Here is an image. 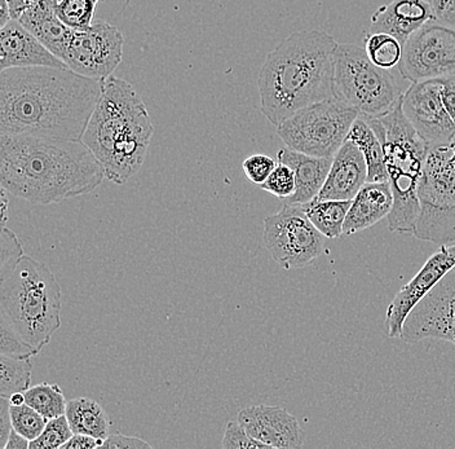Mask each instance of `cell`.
Returning a JSON list of instances; mask_svg holds the SVG:
<instances>
[{"label": "cell", "mask_w": 455, "mask_h": 449, "mask_svg": "<svg viewBox=\"0 0 455 449\" xmlns=\"http://www.w3.org/2000/svg\"><path fill=\"white\" fill-rule=\"evenodd\" d=\"M74 433L67 414L48 420L44 430L36 439L31 440L30 449H59L69 442Z\"/></svg>", "instance_id": "4dcf8cb0"}, {"label": "cell", "mask_w": 455, "mask_h": 449, "mask_svg": "<svg viewBox=\"0 0 455 449\" xmlns=\"http://www.w3.org/2000/svg\"><path fill=\"white\" fill-rule=\"evenodd\" d=\"M104 169L84 140L30 135L0 138V183L34 204H60L92 193Z\"/></svg>", "instance_id": "7a4b0ae2"}, {"label": "cell", "mask_w": 455, "mask_h": 449, "mask_svg": "<svg viewBox=\"0 0 455 449\" xmlns=\"http://www.w3.org/2000/svg\"><path fill=\"white\" fill-rule=\"evenodd\" d=\"M347 140H351L352 143L357 145L358 149L363 152L366 164H368V181L370 183L388 181L383 145L363 116H358L355 118L348 136H347Z\"/></svg>", "instance_id": "cb8c5ba5"}, {"label": "cell", "mask_w": 455, "mask_h": 449, "mask_svg": "<svg viewBox=\"0 0 455 449\" xmlns=\"http://www.w3.org/2000/svg\"><path fill=\"white\" fill-rule=\"evenodd\" d=\"M33 67L69 68L27 28L12 19L0 29V72Z\"/></svg>", "instance_id": "e0dca14e"}, {"label": "cell", "mask_w": 455, "mask_h": 449, "mask_svg": "<svg viewBox=\"0 0 455 449\" xmlns=\"http://www.w3.org/2000/svg\"><path fill=\"white\" fill-rule=\"evenodd\" d=\"M31 357L0 355V397H10L30 389L33 363Z\"/></svg>", "instance_id": "484cf974"}, {"label": "cell", "mask_w": 455, "mask_h": 449, "mask_svg": "<svg viewBox=\"0 0 455 449\" xmlns=\"http://www.w3.org/2000/svg\"><path fill=\"white\" fill-rule=\"evenodd\" d=\"M13 425L11 419V403L8 397H0V449H5Z\"/></svg>", "instance_id": "f35d334b"}, {"label": "cell", "mask_w": 455, "mask_h": 449, "mask_svg": "<svg viewBox=\"0 0 455 449\" xmlns=\"http://www.w3.org/2000/svg\"><path fill=\"white\" fill-rule=\"evenodd\" d=\"M237 420L251 437L269 448L303 447V437L298 420L281 406H247L238 413Z\"/></svg>", "instance_id": "2e32d148"}, {"label": "cell", "mask_w": 455, "mask_h": 449, "mask_svg": "<svg viewBox=\"0 0 455 449\" xmlns=\"http://www.w3.org/2000/svg\"><path fill=\"white\" fill-rule=\"evenodd\" d=\"M363 116L383 145L387 174L394 193V209L388 215L389 231L412 235L419 217L418 187L429 150L428 144L406 118L403 96L387 115Z\"/></svg>", "instance_id": "8992f818"}, {"label": "cell", "mask_w": 455, "mask_h": 449, "mask_svg": "<svg viewBox=\"0 0 455 449\" xmlns=\"http://www.w3.org/2000/svg\"><path fill=\"white\" fill-rule=\"evenodd\" d=\"M224 449H241V448H269L268 445L261 443L260 440L255 439L249 434V431L241 425L237 421H230L228 422L226 433H224L223 443Z\"/></svg>", "instance_id": "e575fe53"}, {"label": "cell", "mask_w": 455, "mask_h": 449, "mask_svg": "<svg viewBox=\"0 0 455 449\" xmlns=\"http://www.w3.org/2000/svg\"><path fill=\"white\" fill-rule=\"evenodd\" d=\"M337 45L325 31H298L267 55L258 90L261 113L273 126L309 105L335 98Z\"/></svg>", "instance_id": "3957f363"}, {"label": "cell", "mask_w": 455, "mask_h": 449, "mask_svg": "<svg viewBox=\"0 0 455 449\" xmlns=\"http://www.w3.org/2000/svg\"><path fill=\"white\" fill-rule=\"evenodd\" d=\"M56 0H38L17 21L36 36L51 52L62 60L73 29L57 16Z\"/></svg>", "instance_id": "7402d4cb"}, {"label": "cell", "mask_w": 455, "mask_h": 449, "mask_svg": "<svg viewBox=\"0 0 455 449\" xmlns=\"http://www.w3.org/2000/svg\"><path fill=\"white\" fill-rule=\"evenodd\" d=\"M11 405H22L27 403V399H25V392H16V394L11 395L10 397Z\"/></svg>", "instance_id": "bcb514c9"}, {"label": "cell", "mask_w": 455, "mask_h": 449, "mask_svg": "<svg viewBox=\"0 0 455 449\" xmlns=\"http://www.w3.org/2000/svg\"><path fill=\"white\" fill-rule=\"evenodd\" d=\"M100 2L102 0H56V13L70 29H88L93 24Z\"/></svg>", "instance_id": "f1b7e54d"}, {"label": "cell", "mask_w": 455, "mask_h": 449, "mask_svg": "<svg viewBox=\"0 0 455 449\" xmlns=\"http://www.w3.org/2000/svg\"><path fill=\"white\" fill-rule=\"evenodd\" d=\"M365 50L375 65L389 70L400 64L403 45L389 34L366 33Z\"/></svg>", "instance_id": "83f0119b"}, {"label": "cell", "mask_w": 455, "mask_h": 449, "mask_svg": "<svg viewBox=\"0 0 455 449\" xmlns=\"http://www.w3.org/2000/svg\"><path fill=\"white\" fill-rule=\"evenodd\" d=\"M323 237L300 204H283L280 212L264 220V246L287 271L303 269L321 257L325 249Z\"/></svg>", "instance_id": "30bf717a"}, {"label": "cell", "mask_w": 455, "mask_h": 449, "mask_svg": "<svg viewBox=\"0 0 455 449\" xmlns=\"http://www.w3.org/2000/svg\"><path fill=\"white\" fill-rule=\"evenodd\" d=\"M5 449H30V440L27 439L24 435L17 433L13 429Z\"/></svg>", "instance_id": "7bdbcfd3"}, {"label": "cell", "mask_w": 455, "mask_h": 449, "mask_svg": "<svg viewBox=\"0 0 455 449\" xmlns=\"http://www.w3.org/2000/svg\"><path fill=\"white\" fill-rule=\"evenodd\" d=\"M260 188L281 200H287L294 195L295 188H297L294 172L291 167L283 162H278L277 166L273 170L269 178L261 184Z\"/></svg>", "instance_id": "d6a6232c"}, {"label": "cell", "mask_w": 455, "mask_h": 449, "mask_svg": "<svg viewBox=\"0 0 455 449\" xmlns=\"http://www.w3.org/2000/svg\"><path fill=\"white\" fill-rule=\"evenodd\" d=\"M440 79L441 84H443V87H441V95H443V105H445L449 116H451L455 124V74L454 76H449Z\"/></svg>", "instance_id": "ab89813d"}, {"label": "cell", "mask_w": 455, "mask_h": 449, "mask_svg": "<svg viewBox=\"0 0 455 449\" xmlns=\"http://www.w3.org/2000/svg\"><path fill=\"white\" fill-rule=\"evenodd\" d=\"M418 240L455 244V139L429 147L418 187Z\"/></svg>", "instance_id": "52a82bcc"}, {"label": "cell", "mask_w": 455, "mask_h": 449, "mask_svg": "<svg viewBox=\"0 0 455 449\" xmlns=\"http://www.w3.org/2000/svg\"><path fill=\"white\" fill-rule=\"evenodd\" d=\"M455 267V244L441 245L426 261L420 271L395 295L386 314V329L389 338H401L403 324L415 306L431 292Z\"/></svg>", "instance_id": "9a60e30c"}, {"label": "cell", "mask_w": 455, "mask_h": 449, "mask_svg": "<svg viewBox=\"0 0 455 449\" xmlns=\"http://www.w3.org/2000/svg\"><path fill=\"white\" fill-rule=\"evenodd\" d=\"M334 158V157H332ZM332 158L315 157L284 147L277 153L278 162L291 167L297 181V188L291 197L283 200L284 204H304L317 197L325 184Z\"/></svg>", "instance_id": "44dd1931"}, {"label": "cell", "mask_w": 455, "mask_h": 449, "mask_svg": "<svg viewBox=\"0 0 455 449\" xmlns=\"http://www.w3.org/2000/svg\"><path fill=\"white\" fill-rule=\"evenodd\" d=\"M435 20L431 4L426 0H391L371 16L368 33H386L405 44L409 36Z\"/></svg>", "instance_id": "d6986e66"}, {"label": "cell", "mask_w": 455, "mask_h": 449, "mask_svg": "<svg viewBox=\"0 0 455 449\" xmlns=\"http://www.w3.org/2000/svg\"><path fill=\"white\" fill-rule=\"evenodd\" d=\"M27 405L38 411L47 420L67 413L68 402L57 383H39L25 391Z\"/></svg>", "instance_id": "4316f807"}, {"label": "cell", "mask_w": 455, "mask_h": 449, "mask_svg": "<svg viewBox=\"0 0 455 449\" xmlns=\"http://www.w3.org/2000/svg\"><path fill=\"white\" fill-rule=\"evenodd\" d=\"M124 50L121 30L99 20L88 29H73L62 61L76 73L105 81L121 64Z\"/></svg>", "instance_id": "7c38bea8"}, {"label": "cell", "mask_w": 455, "mask_h": 449, "mask_svg": "<svg viewBox=\"0 0 455 449\" xmlns=\"http://www.w3.org/2000/svg\"><path fill=\"white\" fill-rule=\"evenodd\" d=\"M67 417L74 434L90 435L105 440L109 437V416L96 400L76 397L68 402Z\"/></svg>", "instance_id": "603a6c76"}, {"label": "cell", "mask_w": 455, "mask_h": 449, "mask_svg": "<svg viewBox=\"0 0 455 449\" xmlns=\"http://www.w3.org/2000/svg\"><path fill=\"white\" fill-rule=\"evenodd\" d=\"M39 352L25 342L7 324L0 321V355L11 357H33Z\"/></svg>", "instance_id": "836d02e7"}, {"label": "cell", "mask_w": 455, "mask_h": 449, "mask_svg": "<svg viewBox=\"0 0 455 449\" xmlns=\"http://www.w3.org/2000/svg\"><path fill=\"white\" fill-rule=\"evenodd\" d=\"M104 82L69 68L0 72V133L82 140Z\"/></svg>", "instance_id": "6da1fadb"}, {"label": "cell", "mask_w": 455, "mask_h": 449, "mask_svg": "<svg viewBox=\"0 0 455 449\" xmlns=\"http://www.w3.org/2000/svg\"><path fill=\"white\" fill-rule=\"evenodd\" d=\"M360 116L357 109L339 99L315 102L277 127V135L290 149L315 157L332 158L347 140Z\"/></svg>", "instance_id": "9c48e42d"}, {"label": "cell", "mask_w": 455, "mask_h": 449, "mask_svg": "<svg viewBox=\"0 0 455 449\" xmlns=\"http://www.w3.org/2000/svg\"><path fill=\"white\" fill-rule=\"evenodd\" d=\"M36 2H38V0H7L8 5H10L11 16L13 20L19 19Z\"/></svg>", "instance_id": "b9f144b4"}, {"label": "cell", "mask_w": 455, "mask_h": 449, "mask_svg": "<svg viewBox=\"0 0 455 449\" xmlns=\"http://www.w3.org/2000/svg\"><path fill=\"white\" fill-rule=\"evenodd\" d=\"M61 288L50 267L25 255L0 280V321L41 352L61 328Z\"/></svg>", "instance_id": "5b68a950"}, {"label": "cell", "mask_w": 455, "mask_h": 449, "mask_svg": "<svg viewBox=\"0 0 455 449\" xmlns=\"http://www.w3.org/2000/svg\"><path fill=\"white\" fill-rule=\"evenodd\" d=\"M397 68L411 84L454 76L455 29L435 20L427 22L403 44Z\"/></svg>", "instance_id": "8fae6325"}, {"label": "cell", "mask_w": 455, "mask_h": 449, "mask_svg": "<svg viewBox=\"0 0 455 449\" xmlns=\"http://www.w3.org/2000/svg\"><path fill=\"white\" fill-rule=\"evenodd\" d=\"M11 419L17 433L24 435L27 439L34 440L42 434L48 420L30 405H11Z\"/></svg>", "instance_id": "f546056e"}, {"label": "cell", "mask_w": 455, "mask_h": 449, "mask_svg": "<svg viewBox=\"0 0 455 449\" xmlns=\"http://www.w3.org/2000/svg\"><path fill=\"white\" fill-rule=\"evenodd\" d=\"M352 201L312 200L300 204L313 226L327 238H338L344 235V221Z\"/></svg>", "instance_id": "d4e9b609"}, {"label": "cell", "mask_w": 455, "mask_h": 449, "mask_svg": "<svg viewBox=\"0 0 455 449\" xmlns=\"http://www.w3.org/2000/svg\"><path fill=\"white\" fill-rule=\"evenodd\" d=\"M153 133L152 118L135 87L116 76L105 79L82 138L104 169L105 179L124 186L138 174Z\"/></svg>", "instance_id": "277c9868"}, {"label": "cell", "mask_w": 455, "mask_h": 449, "mask_svg": "<svg viewBox=\"0 0 455 449\" xmlns=\"http://www.w3.org/2000/svg\"><path fill=\"white\" fill-rule=\"evenodd\" d=\"M8 190L2 187L0 188V198H2V226L5 227L8 220V204H10V200H8Z\"/></svg>", "instance_id": "ee69618b"}, {"label": "cell", "mask_w": 455, "mask_h": 449, "mask_svg": "<svg viewBox=\"0 0 455 449\" xmlns=\"http://www.w3.org/2000/svg\"><path fill=\"white\" fill-rule=\"evenodd\" d=\"M394 209V193L389 181L370 183L358 190L352 200L346 221H344V235H355L379 223L384 218H388Z\"/></svg>", "instance_id": "ffe728a7"}, {"label": "cell", "mask_w": 455, "mask_h": 449, "mask_svg": "<svg viewBox=\"0 0 455 449\" xmlns=\"http://www.w3.org/2000/svg\"><path fill=\"white\" fill-rule=\"evenodd\" d=\"M275 158L266 155H252L242 164L244 175L251 183L261 186L277 166Z\"/></svg>", "instance_id": "d590c367"}, {"label": "cell", "mask_w": 455, "mask_h": 449, "mask_svg": "<svg viewBox=\"0 0 455 449\" xmlns=\"http://www.w3.org/2000/svg\"><path fill=\"white\" fill-rule=\"evenodd\" d=\"M334 88L335 98L366 116L387 115L403 96L389 70L375 65L365 48L355 44L337 45Z\"/></svg>", "instance_id": "ba28073f"}, {"label": "cell", "mask_w": 455, "mask_h": 449, "mask_svg": "<svg viewBox=\"0 0 455 449\" xmlns=\"http://www.w3.org/2000/svg\"><path fill=\"white\" fill-rule=\"evenodd\" d=\"M427 338L455 345V267L412 309L400 340L417 343Z\"/></svg>", "instance_id": "4fadbf2b"}, {"label": "cell", "mask_w": 455, "mask_h": 449, "mask_svg": "<svg viewBox=\"0 0 455 449\" xmlns=\"http://www.w3.org/2000/svg\"><path fill=\"white\" fill-rule=\"evenodd\" d=\"M441 87V79L414 82L403 95V113L428 147L455 139V124L443 105Z\"/></svg>", "instance_id": "5bb4252c"}, {"label": "cell", "mask_w": 455, "mask_h": 449, "mask_svg": "<svg viewBox=\"0 0 455 449\" xmlns=\"http://www.w3.org/2000/svg\"><path fill=\"white\" fill-rule=\"evenodd\" d=\"M0 280L12 274L25 257L24 246L12 229L3 227L0 237Z\"/></svg>", "instance_id": "1f68e13d"}, {"label": "cell", "mask_w": 455, "mask_h": 449, "mask_svg": "<svg viewBox=\"0 0 455 449\" xmlns=\"http://www.w3.org/2000/svg\"><path fill=\"white\" fill-rule=\"evenodd\" d=\"M11 20H12V16H11L10 5H8L7 0H2L0 2V28L4 27Z\"/></svg>", "instance_id": "f6af8a7d"}, {"label": "cell", "mask_w": 455, "mask_h": 449, "mask_svg": "<svg viewBox=\"0 0 455 449\" xmlns=\"http://www.w3.org/2000/svg\"><path fill=\"white\" fill-rule=\"evenodd\" d=\"M104 440L84 434H74L69 442L65 443L61 449H96L101 448Z\"/></svg>", "instance_id": "60d3db41"}, {"label": "cell", "mask_w": 455, "mask_h": 449, "mask_svg": "<svg viewBox=\"0 0 455 449\" xmlns=\"http://www.w3.org/2000/svg\"><path fill=\"white\" fill-rule=\"evenodd\" d=\"M101 448L107 449H139V448H152L149 443L142 440L138 437H128L121 433L109 435L107 439L102 443Z\"/></svg>", "instance_id": "8d00e7d4"}, {"label": "cell", "mask_w": 455, "mask_h": 449, "mask_svg": "<svg viewBox=\"0 0 455 449\" xmlns=\"http://www.w3.org/2000/svg\"><path fill=\"white\" fill-rule=\"evenodd\" d=\"M368 181V164L351 140L344 141L332 158L331 167L317 200L352 201Z\"/></svg>", "instance_id": "ac0fdd59"}, {"label": "cell", "mask_w": 455, "mask_h": 449, "mask_svg": "<svg viewBox=\"0 0 455 449\" xmlns=\"http://www.w3.org/2000/svg\"><path fill=\"white\" fill-rule=\"evenodd\" d=\"M435 21L455 29V0H428Z\"/></svg>", "instance_id": "74e56055"}]
</instances>
